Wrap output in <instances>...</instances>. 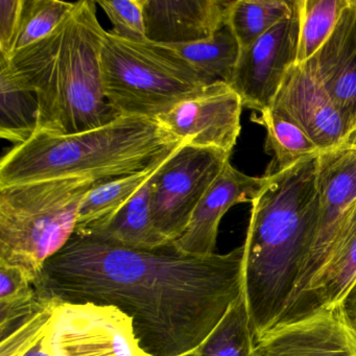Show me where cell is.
Returning a JSON list of instances; mask_svg holds the SVG:
<instances>
[{
    "label": "cell",
    "mask_w": 356,
    "mask_h": 356,
    "mask_svg": "<svg viewBox=\"0 0 356 356\" xmlns=\"http://www.w3.org/2000/svg\"><path fill=\"white\" fill-rule=\"evenodd\" d=\"M245 245L193 256L172 243L134 250L74 234L44 264L35 289L64 302L111 305L132 318L151 356L197 349L243 291Z\"/></svg>",
    "instance_id": "6da1fadb"
},
{
    "label": "cell",
    "mask_w": 356,
    "mask_h": 356,
    "mask_svg": "<svg viewBox=\"0 0 356 356\" xmlns=\"http://www.w3.org/2000/svg\"><path fill=\"white\" fill-rule=\"evenodd\" d=\"M318 155L275 175L252 201L243 258V293L255 341L286 309L316 238Z\"/></svg>",
    "instance_id": "7a4b0ae2"
},
{
    "label": "cell",
    "mask_w": 356,
    "mask_h": 356,
    "mask_svg": "<svg viewBox=\"0 0 356 356\" xmlns=\"http://www.w3.org/2000/svg\"><path fill=\"white\" fill-rule=\"evenodd\" d=\"M97 1H76L64 22L42 40L9 58L18 80L36 93L37 133L70 135L106 126L122 116L106 97L101 49L106 31Z\"/></svg>",
    "instance_id": "3957f363"
},
{
    "label": "cell",
    "mask_w": 356,
    "mask_h": 356,
    "mask_svg": "<svg viewBox=\"0 0 356 356\" xmlns=\"http://www.w3.org/2000/svg\"><path fill=\"white\" fill-rule=\"evenodd\" d=\"M183 143L157 120L139 116L76 134L36 133L3 156L0 186L63 178L106 182L161 163Z\"/></svg>",
    "instance_id": "277c9868"
},
{
    "label": "cell",
    "mask_w": 356,
    "mask_h": 356,
    "mask_svg": "<svg viewBox=\"0 0 356 356\" xmlns=\"http://www.w3.org/2000/svg\"><path fill=\"white\" fill-rule=\"evenodd\" d=\"M101 181L63 178L0 186V264L37 284L44 264L76 231L81 203Z\"/></svg>",
    "instance_id": "5b68a950"
},
{
    "label": "cell",
    "mask_w": 356,
    "mask_h": 356,
    "mask_svg": "<svg viewBox=\"0 0 356 356\" xmlns=\"http://www.w3.org/2000/svg\"><path fill=\"white\" fill-rule=\"evenodd\" d=\"M104 92L124 116L157 120L207 83L176 51L106 31L101 49Z\"/></svg>",
    "instance_id": "8992f818"
},
{
    "label": "cell",
    "mask_w": 356,
    "mask_h": 356,
    "mask_svg": "<svg viewBox=\"0 0 356 356\" xmlns=\"http://www.w3.org/2000/svg\"><path fill=\"white\" fill-rule=\"evenodd\" d=\"M230 156L220 149L183 143L152 176V218L168 241L174 243L182 236L195 208Z\"/></svg>",
    "instance_id": "52a82bcc"
},
{
    "label": "cell",
    "mask_w": 356,
    "mask_h": 356,
    "mask_svg": "<svg viewBox=\"0 0 356 356\" xmlns=\"http://www.w3.org/2000/svg\"><path fill=\"white\" fill-rule=\"evenodd\" d=\"M42 347L51 356H151L130 316L115 306L90 302H60Z\"/></svg>",
    "instance_id": "ba28073f"
},
{
    "label": "cell",
    "mask_w": 356,
    "mask_h": 356,
    "mask_svg": "<svg viewBox=\"0 0 356 356\" xmlns=\"http://www.w3.org/2000/svg\"><path fill=\"white\" fill-rule=\"evenodd\" d=\"M300 24V0H293L291 16L241 49L230 86L243 108L260 113L272 106L285 74L297 64Z\"/></svg>",
    "instance_id": "9c48e42d"
},
{
    "label": "cell",
    "mask_w": 356,
    "mask_h": 356,
    "mask_svg": "<svg viewBox=\"0 0 356 356\" xmlns=\"http://www.w3.org/2000/svg\"><path fill=\"white\" fill-rule=\"evenodd\" d=\"M318 191L320 218L316 238L286 309L305 293L324 268L337 232L355 204V147L345 145L318 155Z\"/></svg>",
    "instance_id": "30bf717a"
},
{
    "label": "cell",
    "mask_w": 356,
    "mask_h": 356,
    "mask_svg": "<svg viewBox=\"0 0 356 356\" xmlns=\"http://www.w3.org/2000/svg\"><path fill=\"white\" fill-rule=\"evenodd\" d=\"M243 102L225 82L204 87L157 118L185 145L232 153L241 134Z\"/></svg>",
    "instance_id": "8fae6325"
},
{
    "label": "cell",
    "mask_w": 356,
    "mask_h": 356,
    "mask_svg": "<svg viewBox=\"0 0 356 356\" xmlns=\"http://www.w3.org/2000/svg\"><path fill=\"white\" fill-rule=\"evenodd\" d=\"M255 356H356V328L337 304L273 327L256 341Z\"/></svg>",
    "instance_id": "7c38bea8"
},
{
    "label": "cell",
    "mask_w": 356,
    "mask_h": 356,
    "mask_svg": "<svg viewBox=\"0 0 356 356\" xmlns=\"http://www.w3.org/2000/svg\"><path fill=\"white\" fill-rule=\"evenodd\" d=\"M270 107L287 114L323 152L347 145L350 131L337 106L318 81L304 68L293 65Z\"/></svg>",
    "instance_id": "4fadbf2b"
},
{
    "label": "cell",
    "mask_w": 356,
    "mask_h": 356,
    "mask_svg": "<svg viewBox=\"0 0 356 356\" xmlns=\"http://www.w3.org/2000/svg\"><path fill=\"white\" fill-rule=\"evenodd\" d=\"M270 180L272 177L248 176L233 168L229 161L202 197L182 236L172 243L174 247L187 255L216 254L222 216L237 204L252 203Z\"/></svg>",
    "instance_id": "5bb4252c"
},
{
    "label": "cell",
    "mask_w": 356,
    "mask_h": 356,
    "mask_svg": "<svg viewBox=\"0 0 356 356\" xmlns=\"http://www.w3.org/2000/svg\"><path fill=\"white\" fill-rule=\"evenodd\" d=\"M301 65L328 93L351 137L356 131V7L353 0L343 9L328 40Z\"/></svg>",
    "instance_id": "9a60e30c"
},
{
    "label": "cell",
    "mask_w": 356,
    "mask_h": 356,
    "mask_svg": "<svg viewBox=\"0 0 356 356\" xmlns=\"http://www.w3.org/2000/svg\"><path fill=\"white\" fill-rule=\"evenodd\" d=\"M228 0H145L147 39L158 44L206 40L226 22Z\"/></svg>",
    "instance_id": "2e32d148"
},
{
    "label": "cell",
    "mask_w": 356,
    "mask_h": 356,
    "mask_svg": "<svg viewBox=\"0 0 356 356\" xmlns=\"http://www.w3.org/2000/svg\"><path fill=\"white\" fill-rule=\"evenodd\" d=\"M355 281L356 202L337 232L324 268L305 293L283 312L276 325L295 322L323 308L343 303Z\"/></svg>",
    "instance_id": "e0dca14e"
},
{
    "label": "cell",
    "mask_w": 356,
    "mask_h": 356,
    "mask_svg": "<svg viewBox=\"0 0 356 356\" xmlns=\"http://www.w3.org/2000/svg\"><path fill=\"white\" fill-rule=\"evenodd\" d=\"M162 163L137 174L97 183L81 203L74 234L91 236L104 230Z\"/></svg>",
    "instance_id": "ac0fdd59"
},
{
    "label": "cell",
    "mask_w": 356,
    "mask_h": 356,
    "mask_svg": "<svg viewBox=\"0 0 356 356\" xmlns=\"http://www.w3.org/2000/svg\"><path fill=\"white\" fill-rule=\"evenodd\" d=\"M39 124L36 93L24 86L9 60L0 57V136L15 145L30 140Z\"/></svg>",
    "instance_id": "d6986e66"
},
{
    "label": "cell",
    "mask_w": 356,
    "mask_h": 356,
    "mask_svg": "<svg viewBox=\"0 0 356 356\" xmlns=\"http://www.w3.org/2000/svg\"><path fill=\"white\" fill-rule=\"evenodd\" d=\"M266 130V154L272 156L264 177H273L293 168L306 158L320 155L321 151L306 133L278 108L270 107L252 118Z\"/></svg>",
    "instance_id": "ffe728a7"
},
{
    "label": "cell",
    "mask_w": 356,
    "mask_h": 356,
    "mask_svg": "<svg viewBox=\"0 0 356 356\" xmlns=\"http://www.w3.org/2000/svg\"><path fill=\"white\" fill-rule=\"evenodd\" d=\"M149 181L151 179L104 230L91 236L134 250H156L172 243L154 224Z\"/></svg>",
    "instance_id": "44dd1931"
},
{
    "label": "cell",
    "mask_w": 356,
    "mask_h": 356,
    "mask_svg": "<svg viewBox=\"0 0 356 356\" xmlns=\"http://www.w3.org/2000/svg\"><path fill=\"white\" fill-rule=\"evenodd\" d=\"M168 47L186 60L207 84L225 82L230 85L241 54V47L227 20L206 40Z\"/></svg>",
    "instance_id": "7402d4cb"
},
{
    "label": "cell",
    "mask_w": 356,
    "mask_h": 356,
    "mask_svg": "<svg viewBox=\"0 0 356 356\" xmlns=\"http://www.w3.org/2000/svg\"><path fill=\"white\" fill-rule=\"evenodd\" d=\"M293 10V0H232L227 24L241 51L291 16Z\"/></svg>",
    "instance_id": "603a6c76"
},
{
    "label": "cell",
    "mask_w": 356,
    "mask_h": 356,
    "mask_svg": "<svg viewBox=\"0 0 356 356\" xmlns=\"http://www.w3.org/2000/svg\"><path fill=\"white\" fill-rule=\"evenodd\" d=\"M255 343L243 291L199 346V356H255Z\"/></svg>",
    "instance_id": "cb8c5ba5"
},
{
    "label": "cell",
    "mask_w": 356,
    "mask_h": 356,
    "mask_svg": "<svg viewBox=\"0 0 356 356\" xmlns=\"http://www.w3.org/2000/svg\"><path fill=\"white\" fill-rule=\"evenodd\" d=\"M350 0H300L299 49L297 65L310 59L332 34Z\"/></svg>",
    "instance_id": "d4e9b609"
},
{
    "label": "cell",
    "mask_w": 356,
    "mask_h": 356,
    "mask_svg": "<svg viewBox=\"0 0 356 356\" xmlns=\"http://www.w3.org/2000/svg\"><path fill=\"white\" fill-rule=\"evenodd\" d=\"M39 293L28 276L15 266L0 264V339L32 314Z\"/></svg>",
    "instance_id": "484cf974"
},
{
    "label": "cell",
    "mask_w": 356,
    "mask_h": 356,
    "mask_svg": "<svg viewBox=\"0 0 356 356\" xmlns=\"http://www.w3.org/2000/svg\"><path fill=\"white\" fill-rule=\"evenodd\" d=\"M74 6L76 3L61 0H22L12 55L51 35L70 15Z\"/></svg>",
    "instance_id": "4316f807"
},
{
    "label": "cell",
    "mask_w": 356,
    "mask_h": 356,
    "mask_svg": "<svg viewBox=\"0 0 356 356\" xmlns=\"http://www.w3.org/2000/svg\"><path fill=\"white\" fill-rule=\"evenodd\" d=\"M61 300L39 293V302L32 314L20 321L1 339L0 356H24L44 339L56 307Z\"/></svg>",
    "instance_id": "83f0119b"
},
{
    "label": "cell",
    "mask_w": 356,
    "mask_h": 356,
    "mask_svg": "<svg viewBox=\"0 0 356 356\" xmlns=\"http://www.w3.org/2000/svg\"><path fill=\"white\" fill-rule=\"evenodd\" d=\"M97 3L111 20L114 34L127 40H147L145 0H102Z\"/></svg>",
    "instance_id": "f1b7e54d"
},
{
    "label": "cell",
    "mask_w": 356,
    "mask_h": 356,
    "mask_svg": "<svg viewBox=\"0 0 356 356\" xmlns=\"http://www.w3.org/2000/svg\"><path fill=\"white\" fill-rule=\"evenodd\" d=\"M22 0H0V57L9 59L19 24Z\"/></svg>",
    "instance_id": "f546056e"
},
{
    "label": "cell",
    "mask_w": 356,
    "mask_h": 356,
    "mask_svg": "<svg viewBox=\"0 0 356 356\" xmlns=\"http://www.w3.org/2000/svg\"><path fill=\"white\" fill-rule=\"evenodd\" d=\"M343 309L356 328V281L343 302Z\"/></svg>",
    "instance_id": "4dcf8cb0"
},
{
    "label": "cell",
    "mask_w": 356,
    "mask_h": 356,
    "mask_svg": "<svg viewBox=\"0 0 356 356\" xmlns=\"http://www.w3.org/2000/svg\"><path fill=\"white\" fill-rule=\"evenodd\" d=\"M24 356H51V354L47 353L42 347V341L36 347L33 348L29 353H26Z\"/></svg>",
    "instance_id": "1f68e13d"
},
{
    "label": "cell",
    "mask_w": 356,
    "mask_h": 356,
    "mask_svg": "<svg viewBox=\"0 0 356 356\" xmlns=\"http://www.w3.org/2000/svg\"><path fill=\"white\" fill-rule=\"evenodd\" d=\"M347 145H352V147H356V131L352 134V136L350 137L349 140H348Z\"/></svg>",
    "instance_id": "d6a6232c"
},
{
    "label": "cell",
    "mask_w": 356,
    "mask_h": 356,
    "mask_svg": "<svg viewBox=\"0 0 356 356\" xmlns=\"http://www.w3.org/2000/svg\"><path fill=\"white\" fill-rule=\"evenodd\" d=\"M180 356H199V347L197 349L193 350V351L188 352V353H185Z\"/></svg>",
    "instance_id": "836d02e7"
},
{
    "label": "cell",
    "mask_w": 356,
    "mask_h": 356,
    "mask_svg": "<svg viewBox=\"0 0 356 356\" xmlns=\"http://www.w3.org/2000/svg\"><path fill=\"white\" fill-rule=\"evenodd\" d=\"M354 5H355L356 7V0H353Z\"/></svg>",
    "instance_id": "e575fe53"
}]
</instances>
